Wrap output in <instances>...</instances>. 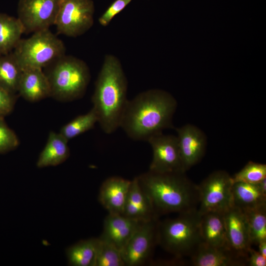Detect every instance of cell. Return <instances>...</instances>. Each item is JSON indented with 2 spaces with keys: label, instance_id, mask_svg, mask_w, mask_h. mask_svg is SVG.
Returning <instances> with one entry per match:
<instances>
[{
  "label": "cell",
  "instance_id": "cell-1",
  "mask_svg": "<svg viewBox=\"0 0 266 266\" xmlns=\"http://www.w3.org/2000/svg\"><path fill=\"white\" fill-rule=\"evenodd\" d=\"M177 106L175 98L160 89H151L129 100L120 127L136 140L147 141L164 130L173 128L172 118Z\"/></svg>",
  "mask_w": 266,
  "mask_h": 266
},
{
  "label": "cell",
  "instance_id": "cell-2",
  "mask_svg": "<svg viewBox=\"0 0 266 266\" xmlns=\"http://www.w3.org/2000/svg\"><path fill=\"white\" fill-rule=\"evenodd\" d=\"M127 89V79L120 61L114 55H106L92 98L98 123L105 133H113L120 127L128 101Z\"/></svg>",
  "mask_w": 266,
  "mask_h": 266
},
{
  "label": "cell",
  "instance_id": "cell-3",
  "mask_svg": "<svg viewBox=\"0 0 266 266\" xmlns=\"http://www.w3.org/2000/svg\"><path fill=\"white\" fill-rule=\"evenodd\" d=\"M156 215L178 213L196 209L199 204L198 185L185 172H156L149 170L137 176Z\"/></svg>",
  "mask_w": 266,
  "mask_h": 266
},
{
  "label": "cell",
  "instance_id": "cell-4",
  "mask_svg": "<svg viewBox=\"0 0 266 266\" xmlns=\"http://www.w3.org/2000/svg\"><path fill=\"white\" fill-rule=\"evenodd\" d=\"M173 219L158 222V244L177 258L190 256L201 242L198 208L179 213Z\"/></svg>",
  "mask_w": 266,
  "mask_h": 266
},
{
  "label": "cell",
  "instance_id": "cell-5",
  "mask_svg": "<svg viewBox=\"0 0 266 266\" xmlns=\"http://www.w3.org/2000/svg\"><path fill=\"white\" fill-rule=\"evenodd\" d=\"M47 67L51 97L63 101H71L85 93L90 79L87 64L76 57L65 55Z\"/></svg>",
  "mask_w": 266,
  "mask_h": 266
},
{
  "label": "cell",
  "instance_id": "cell-6",
  "mask_svg": "<svg viewBox=\"0 0 266 266\" xmlns=\"http://www.w3.org/2000/svg\"><path fill=\"white\" fill-rule=\"evenodd\" d=\"M12 52L22 69L47 67L65 55L63 41L49 29L33 33L21 39Z\"/></svg>",
  "mask_w": 266,
  "mask_h": 266
},
{
  "label": "cell",
  "instance_id": "cell-7",
  "mask_svg": "<svg viewBox=\"0 0 266 266\" xmlns=\"http://www.w3.org/2000/svg\"><path fill=\"white\" fill-rule=\"evenodd\" d=\"M233 184L232 177L225 170L210 173L198 185L199 212H224L233 206Z\"/></svg>",
  "mask_w": 266,
  "mask_h": 266
},
{
  "label": "cell",
  "instance_id": "cell-8",
  "mask_svg": "<svg viewBox=\"0 0 266 266\" xmlns=\"http://www.w3.org/2000/svg\"><path fill=\"white\" fill-rule=\"evenodd\" d=\"M94 11L92 0H60L54 25L60 34L81 35L93 26Z\"/></svg>",
  "mask_w": 266,
  "mask_h": 266
},
{
  "label": "cell",
  "instance_id": "cell-9",
  "mask_svg": "<svg viewBox=\"0 0 266 266\" xmlns=\"http://www.w3.org/2000/svg\"><path fill=\"white\" fill-rule=\"evenodd\" d=\"M158 222L157 218L142 222L121 251L125 266H141L148 261L158 244Z\"/></svg>",
  "mask_w": 266,
  "mask_h": 266
},
{
  "label": "cell",
  "instance_id": "cell-10",
  "mask_svg": "<svg viewBox=\"0 0 266 266\" xmlns=\"http://www.w3.org/2000/svg\"><path fill=\"white\" fill-rule=\"evenodd\" d=\"M60 0H19L17 18L25 33L48 29L55 22Z\"/></svg>",
  "mask_w": 266,
  "mask_h": 266
},
{
  "label": "cell",
  "instance_id": "cell-11",
  "mask_svg": "<svg viewBox=\"0 0 266 266\" xmlns=\"http://www.w3.org/2000/svg\"><path fill=\"white\" fill-rule=\"evenodd\" d=\"M147 141L150 144L153 152L149 170L160 173L186 172L176 136L161 133L153 136Z\"/></svg>",
  "mask_w": 266,
  "mask_h": 266
},
{
  "label": "cell",
  "instance_id": "cell-12",
  "mask_svg": "<svg viewBox=\"0 0 266 266\" xmlns=\"http://www.w3.org/2000/svg\"><path fill=\"white\" fill-rule=\"evenodd\" d=\"M180 154L186 171L203 157L207 145L204 133L198 127L186 124L176 128Z\"/></svg>",
  "mask_w": 266,
  "mask_h": 266
},
{
  "label": "cell",
  "instance_id": "cell-13",
  "mask_svg": "<svg viewBox=\"0 0 266 266\" xmlns=\"http://www.w3.org/2000/svg\"><path fill=\"white\" fill-rule=\"evenodd\" d=\"M224 219L228 248L248 258V250L252 245L243 211L233 205L224 212Z\"/></svg>",
  "mask_w": 266,
  "mask_h": 266
},
{
  "label": "cell",
  "instance_id": "cell-14",
  "mask_svg": "<svg viewBox=\"0 0 266 266\" xmlns=\"http://www.w3.org/2000/svg\"><path fill=\"white\" fill-rule=\"evenodd\" d=\"M190 257L195 266H243L247 264V258L229 248L211 246L202 242Z\"/></svg>",
  "mask_w": 266,
  "mask_h": 266
},
{
  "label": "cell",
  "instance_id": "cell-15",
  "mask_svg": "<svg viewBox=\"0 0 266 266\" xmlns=\"http://www.w3.org/2000/svg\"><path fill=\"white\" fill-rule=\"evenodd\" d=\"M141 223L123 214L108 213L100 237L121 251Z\"/></svg>",
  "mask_w": 266,
  "mask_h": 266
},
{
  "label": "cell",
  "instance_id": "cell-16",
  "mask_svg": "<svg viewBox=\"0 0 266 266\" xmlns=\"http://www.w3.org/2000/svg\"><path fill=\"white\" fill-rule=\"evenodd\" d=\"M131 183L119 176L109 177L103 182L98 199L108 213L123 214Z\"/></svg>",
  "mask_w": 266,
  "mask_h": 266
},
{
  "label": "cell",
  "instance_id": "cell-17",
  "mask_svg": "<svg viewBox=\"0 0 266 266\" xmlns=\"http://www.w3.org/2000/svg\"><path fill=\"white\" fill-rule=\"evenodd\" d=\"M18 92L25 100L35 102L51 97L49 81L41 68H28L23 70Z\"/></svg>",
  "mask_w": 266,
  "mask_h": 266
},
{
  "label": "cell",
  "instance_id": "cell-18",
  "mask_svg": "<svg viewBox=\"0 0 266 266\" xmlns=\"http://www.w3.org/2000/svg\"><path fill=\"white\" fill-rule=\"evenodd\" d=\"M123 215L142 222L157 218L151 203L141 187L137 177L131 181Z\"/></svg>",
  "mask_w": 266,
  "mask_h": 266
},
{
  "label": "cell",
  "instance_id": "cell-19",
  "mask_svg": "<svg viewBox=\"0 0 266 266\" xmlns=\"http://www.w3.org/2000/svg\"><path fill=\"white\" fill-rule=\"evenodd\" d=\"M200 230L202 243L211 246L228 248L224 212H208L201 214Z\"/></svg>",
  "mask_w": 266,
  "mask_h": 266
},
{
  "label": "cell",
  "instance_id": "cell-20",
  "mask_svg": "<svg viewBox=\"0 0 266 266\" xmlns=\"http://www.w3.org/2000/svg\"><path fill=\"white\" fill-rule=\"evenodd\" d=\"M68 140L60 133L51 132L36 163L38 167L56 166L64 162L69 156Z\"/></svg>",
  "mask_w": 266,
  "mask_h": 266
},
{
  "label": "cell",
  "instance_id": "cell-21",
  "mask_svg": "<svg viewBox=\"0 0 266 266\" xmlns=\"http://www.w3.org/2000/svg\"><path fill=\"white\" fill-rule=\"evenodd\" d=\"M232 192L233 206L242 210L266 204V195L258 183L233 182Z\"/></svg>",
  "mask_w": 266,
  "mask_h": 266
},
{
  "label": "cell",
  "instance_id": "cell-22",
  "mask_svg": "<svg viewBox=\"0 0 266 266\" xmlns=\"http://www.w3.org/2000/svg\"><path fill=\"white\" fill-rule=\"evenodd\" d=\"M100 240L98 238L81 240L66 250L68 264L72 266H96Z\"/></svg>",
  "mask_w": 266,
  "mask_h": 266
},
{
  "label": "cell",
  "instance_id": "cell-23",
  "mask_svg": "<svg viewBox=\"0 0 266 266\" xmlns=\"http://www.w3.org/2000/svg\"><path fill=\"white\" fill-rule=\"evenodd\" d=\"M24 29L18 18L0 13V53L7 54L21 39Z\"/></svg>",
  "mask_w": 266,
  "mask_h": 266
},
{
  "label": "cell",
  "instance_id": "cell-24",
  "mask_svg": "<svg viewBox=\"0 0 266 266\" xmlns=\"http://www.w3.org/2000/svg\"><path fill=\"white\" fill-rule=\"evenodd\" d=\"M23 69L13 53L0 56V88L15 95Z\"/></svg>",
  "mask_w": 266,
  "mask_h": 266
},
{
  "label": "cell",
  "instance_id": "cell-25",
  "mask_svg": "<svg viewBox=\"0 0 266 266\" xmlns=\"http://www.w3.org/2000/svg\"><path fill=\"white\" fill-rule=\"evenodd\" d=\"M242 211L247 222L251 245H258L261 241L266 240V204Z\"/></svg>",
  "mask_w": 266,
  "mask_h": 266
},
{
  "label": "cell",
  "instance_id": "cell-26",
  "mask_svg": "<svg viewBox=\"0 0 266 266\" xmlns=\"http://www.w3.org/2000/svg\"><path fill=\"white\" fill-rule=\"evenodd\" d=\"M98 122L95 110L92 108L88 113L79 115L64 125L60 133L68 141L92 129Z\"/></svg>",
  "mask_w": 266,
  "mask_h": 266
},
{
  "label": "cell",
  "instance_id": "cell-27",
  "mask_svg": "<svg viewBox=\"0 0 266 266\" xmlns=\"http://www.w3.org/2000/svg\"><path fill=\"white\" fill-rule=\"evenodd\" d=\"M99 238L100 244L96 266H125L121 251L100 236Z\"/></svg>",
  "mask_w": 266,
  "mask_h": 266
},
{
  "label": "cell",
  "instance_id": "cell-28",
  "mask_svg": "<svg viewBox=\"0 0 266 266\" xmlns=\"http://www.w3.org/2000/svg\"><path fill=\"white\" fill-rule=\"evenodd\" d=\"M232 177L233 182L257 184L266 178V164L249 161Z\"/></svg>",
  "mask_w": 266,
  "mask_h": 266
},
{
  "label": "cell",
  "instance_id": "cell-29",
  "mask_svg": "<svg viewBox=\"0 0 266 266\" xmlns=\"http://www.w3.org/2000/svg\"><path fill=\"white\" fill-rule=\"evenodd\" d=\"M19 141L15 133L10 129L0 116V153H5L15 149Z\"/></svg>",
  "mask_w": 266,
  "mask_h": 266
},
{
  "label": "cell",
  "instance_id": "cell-30",
  "mask_svg": "<svg viewBox=\"0 0 266 266\" xmlns=\"http://www.w3.org/2000/svg\"><path fill=\"white\" fill-rule=\"evenodd\" d=\"M132 0H115L107 8L99 19L100 25L107 26L113 18L121 12Z\"/></svg>",
  "mask_w": 266,
  "mask_h": 266
},
{
  "label": "cell",
  "instance_id": "cell-31",
  "mask_svg": "<svg viewBox=\"0 0 266 266\" xmlns=\"http://www.w3.org/2000/svg\"><path fill=\"white\" fill-rule=\"evenodd\" d=\"M14 96L0 88V116L4 117L12 110L15 101Z\"/></svg>",
  "mask_w": 266,
  "mask_h": 266
},
{
  "label": "cell",
  "instance_id": "cell-32",
  "mask_svg": "<svg viewBox=\"0 0 266 266\" xmlns=\"http://www.w3.org/2000/svg\"><path fill=\"white\" fill-rule=\"evenodd\" d=\"M247 265L249 266H266V258L258 251L250 247L248 250Z\"/></svg>",
  "mask_w": 266,
  "mask_h": 266
},
{
  "label": "cell",
  "instance_id": "cell-33",
  "mask_svg": "<svg viewBox=\"0 0 266 266\" xmlns=\"http://www.w3.org/2000/svg\"><path fill=\"white\" fill-rule=\"evenodd\" d=\"M259 248V252L266 258V240L261 241L257 245Z\"/></svg>",
  "mask_w": 266,
  "mask_h": 266
},
{
  "label": "cell",
  "instance_id": "cell-34",
  "mask_svg": "<svg viewBox=\"0 0 266 266\" xmlns=\"http://www.w3.org/2000/svg\"><path fill=\"white\" fill-rule=\"evenodd\" d=\"M258 184L262 191L266 195V178H264Z\"/></svg>",
  "mask_w": 266,
  "mask_h": 266
},
{
  "label": "cell",
  "instance_id": "cell-35",
  "mask_svg": "<svg viewBox=\"0 0 266 266\" xmlns=\"http://www.w3.org/2000/svg\"><path fill=\"white\" fill-rule=\"evenodd\" d=\"M1 55H2L0 53V56Z\"/></svg>",
  "mask_w": 266,
  "mask_h": 266
}]
</instances>
